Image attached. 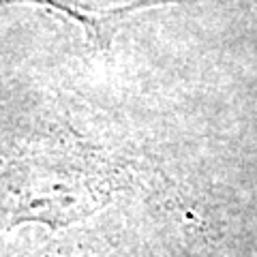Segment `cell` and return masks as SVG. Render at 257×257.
Returning <instances> with one entry per match:
<instances>
[{
  "label": "cell",
  "instance_id": "2",
  "mask_svg": "<svg viewBox=\"0 0 257 257\" xmlns=\"http://www.w3.org/2000/svg\"><path fill=\"white\" fill-rule=\"evenodd\" d=\"M0 3H37L58 9L82 24L94 45L107 47L118 24L131 13L184 0H0Z\"/></svg>",
  "mask_w": 257,
  "mask_h": 257
},
{
  "label": "cell",
  "instance_id": "1",
  "mask_svg": "<svg viewBox=\"0 0 257 257\" xmlns=\"http://www.w3.org/2000/svg\"><path fill=\"white\" fill-rule=\"evenodd\" d=\"M105 165L82 146H43L0 165V214L20 221L69 223L107 195Z\"/></svg>",
  "mask_w": 257,
  "mask_h": 257
}]
</instances>
